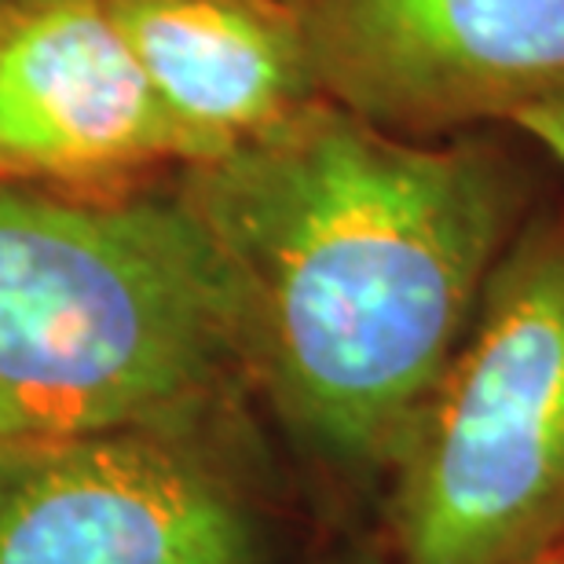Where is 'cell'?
I'll return each mask as SVG.
<instances>
[{"instance_id":"6","label":"cell","mask_w":564,"mask_h":564,"mask_svg":"<svg viewBox=\"0 0 564 564\" xmlns=\"http://www.w3.org/2000/svg\"><path fill=\"white\" fill-rule=\"evenodd\" d=\"M187 165L104 0H0V180L107 191Z\"/></svg>"},{"instance_id":"7","label":"cell","mask_w":564,"mask_h":564,"mask_svg":"<svg viewBox=\"0 0 564 564\" xmlns=\"http://www.w3.org/2000/svg\"><path fill=\"white\" fill-rule=\"evenodd\" d=\"M187 165L213 162L315 99L290 0H104Z\"/></svg>"},{"instance_id":"3","label":"cell","mask_w":564,"mask_h":564,"mask_svg":"<svg viewBox=\"0 0 564 564\" xmlns=\"http://www.w3.org/2000/svg\"><path fill=\"white\" fill-rule=\"evenodd\" d=\"M389 564H528L564 539V206L535 202L381 480Z\"/></svg>"},{"instance_id":"5","label":"cell","mask_w":564,"mask_h":564,"mask_svg":"<svg viewBox=\"0 0 564 564\" xmlns=\"http://www.w3.org/2000/svg\"><path fill=\"white\" fill-rule=\"evenodd\" d=\"M315 93L408 140L564 96V0H290Z\"/></svg>"},{"instance_id":"10","label":"cell","mask_w":564,"mask_h":564,"mask_svg":"<svg viewBox=\"0 0 564 564\" xmlns=\"http://www.w3.org/2000/svg\"><path fill=\"white\" fill-rule=\"evenodd\" d=\"M528 564H564V539H561V543L550 546V550H543V554L532 557Z\"/></svg>"},{"instance_id":"1","label":"cell","mask_w":564,"mask_h":564,"mask_svg":"<svg viewBox=\"0 0 564 564\" xmlns=\"http://www.w3.org/2000/svg\"><path fill=\"white\" fill-rule=\"evenodd\" d=\"M510 129L408 140L315 96L261 137L176 169L228 264L246 375L293 455L381 491L408 429L535 209Z\"/></svg>"},{"instance_id":"8","label":"cell","mask_w":564,"mask_h":564,"mask_svg":"<svg viewBox=\"0 0 564 564\" xmlns=\"http://www.w3.org/2000/svg\"><path fill=\"white\" fill-rule=\"evenodd\" d=\"M510 132H517L528 147H535L539 154L564 169V96L521 115L510 126Z\"/></svg>"},{"instance_id":"4","label":"cell","mask_w":564,"mask_h":564,"mask_svg":"<svg viewBox=\"0 0 564 564\" xmlns=\"http://www.w3.org/2000/svg\"><path fill=\"white\" fill-rule=\"evenodd\" d=\"M257 400L0 444V564H286L308 546Z\"/></svg>"},{"instance_id":"2","label":"cell","mask_w":564,"mask_h":564,"mask_svg":"<svg viewBox=\"0 0 564 564\" xmlns=\"http://www.w3.org/2000/svg\"><path fill=\"white\" fill-rule=\"evenodd\" d=\"M257 400L228 264L180 198L0 180V444Z\"/></svg>"},{"instance_id":"9","label":"cell","mask_w":564,"mask_h":564,"mask_svg":"<svg viewBox=\"0 0 564 564\" xmlns=\"http://www.w3.org/2000/svg\"><path fill=\"white\" fill-rule=\"evenodd\" d=\"M286 564H389V554L378 535H341L330 543L308 546Z\"/></svg>"}]
</instances>
